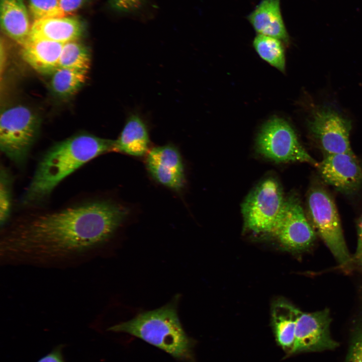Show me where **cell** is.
<instances>
[{
  "mask_svg": "<svg viewBox=\"0 0 362 362\" xmlns=\"http://www.w3.org/2000/svg\"><path fill=\"white\" fill-rule=\"evenodd\" d=\"M63 44L50 40L29 38L21 46L22 56L38 72L50 75L58 67Z\"/></svg>",
  "mask_w": 362,
  "mask_h": 362,
  "instance_id": "cell-14",
  "label": "cell"
},
{
  "mask_svg": "<svg viewBox=\"0 0 362 362\" xmlns=\"http://www.w3.org/2000/svg\"><path fill=\"white\" fill-rule=\"evenodd\" d=\"M146 168L154 180L175 192L185 188L186 179L180 152L173 144L154 147L145 156Z\"/></svg>",
  "mask_w": 362,
  "mask_h": 362,
  "instance_id": "cell-11",
  "label": "cell"
},
{
  "mask_svg": "<svg viewBox=\"0 0 362 362\" xmlns=\"http://www.w3.org/2000/svg\"><path fill=\"white\" fill-rule=\"evenodd\" d=\"M147 0H109L110 7L122 13H132L140 10Z\"/></svg>",
  "mask_w": 362,
  "mask_h": 362,
  "instance_id": "cell-24",
  "label": "cell"
},
{
  "mask_svg": "<svg viewBox=\"0 0 362 362\" xmlns=\"http://www.w3.org/2000/svg\"><path fill=\"white\" fill-rule=\"evenodd\" d=\"M178 298L158 309L144 312L109 330L138 337L165 351L173 357L186 362H196L195 341L185 332L177 313Z\"/></svg>",
  "mask_w": 362,
  "mask_h": 362,
  "instance_id": "cell-3",
  "label": "cell"
},
{
  "mask_svg": "<svg viewBox=\"0 0 362 362\" xmlns=\"http://www.w3.org/2000/svg\"><path fill=\"white\" fill-rule=\"evenodd\" d=\"M37 362H65L62 354V346L56 347Z\"/></svg>",
  "mask_w": 362,
  "mask_h": 362,
  "instance_id": "cell-28",
  "label": "cell"
},
{
  "mask_svg": "<svg viewBox=\"0 0 362 362\" xmlns=\"http://www.w3.org/2000/svg\"><path fill=\"white\" fill-rule=\"evenodd\" d=\"M85 31L84 23L76 17L64 16L34 21L29 38L62 44L79 40Z\"/></svg>",
  "mask_w": 362,
  "mask_h": 362,
  "instance_id": "cell-13",
  "label": "cell"
},
{
  "mask_svg": "<svg viewBox=\"0 0 362 362\" xmlns=\"http://www.w3.org/2000/svg\"><path fill=\"white\" fill-rule=\"evenodd\" d=\"M1 26L4 33L21 46L30 37L31 26L24 0H0Z\"/></svg>",
  "mask_w": 362,
  "mask_h": 362,
  "instance_id": "cell-16",
  "label": "cell"
},
{
  "mask_svg": "<svg viewBox=\"0 0 362 362\" xmlns=\"http://www.w3.org/2000/svg\"><path fill=\"white\" fill-rule=\"evenodd\" d=\"M256 146L259 154L276 162L319 164L301 145L291 126L279 118L270 119L262 126Z\"/></svg>",
  "mask_w": 362,
  "mask_h": 362,
  "instance_id": "cell-7",
  "label": "cell"
},
{
  "mask_svg": "<svg viewBox=\"0 0 362 362\" xmlns=\"http://www.w3.org/2000/svg\"><path fill=\"white\" fill-rule=\"evenodd\" d=\"M327 184L349 194L362 186V169L353 153L326 154L317 167Z\"/></svg>",
  "mask_w": 362,
  "mask_h": 362,
  "instance_id": "cell-12",
  "label": "cell"
},
{
  "mask_svg": "<svg viewBox=\"0 0 362 362\" xmlns=\"http://www.w3.org/2000/svg\"><path fill=\"white\" fill-rule=\"evenodd\" d=\"M88 0H58L66 16L73 14L82 7Z\"/></svg>",
  "mask_w": 362,
  "mask_h": 362,
  "instance_id": "cell-26",
  "label": "cell"
},
{
  "mask_svg": "<svg viewBox=\"0 0 362 362\" xmlns=\"http://www.w3.org/2000/svg\"><path fill=\"white\" fill-rule=\"evenodd\" d=\"M86 73L79 70L58 67L50 74V88L60 98L71 97L85 83Z\"/></svg>",
  "mask_w": 362,
  "mask_h": 362,
  "instance_id": "cell-19",
  "label": "cell"
},
{
  "mask_svg": "<svg viewBox=\"0 0 362 362\" xmlns=\"http://www.w3.org/2000/svg\"><path fill=\"white\" fill-rule=\"evenodd\" d=\"M258 34L273 37L285 43L289 36L280 9V0H263L248 16Z\"/></svg>",
  "mask_w": 362,
  "mask_h": 362,
  "instance_id": "cell-18",
  "label": "cell"
},
{
  "mask_svg": "<svg viewBox=\"0 0 362 362\" xmlns=\"http://www.w3.org/2000/svg\"><path fill=\"white\" fill-rule=\"evenodd\" d=\"M282 41L270 36L257 34L253 45L261 58L284 72L286 60Z\"/></svg>",
  "mask_w": 362,
  "mask_h": 362,
  "instance_id": "cell-20",
  "label": "cell"
},
{
  "mask_svg": "<svg viewBox=\"0 0 362 362\" xmlns=\"http://www.w3.org/2000/svg\"><path fill=\"white\" fill-rule=\"evenodd\" d=\"M346 362H362V327L353 337Z\"/></svg>",
  "mask_w": 362,
  "mask_h": 362,
  "instance_id": "cell-25",
  "label": "cell"
},
{
  "mask_svg": "<svg viewBox=\"0 0 362 362\" xmlns=\"http://www.w3.org/2000/svg\"><path fill=\"white\" fill-rule=\"evenodd\" d=\"M352 261L353 265H356L362 272V216L358 223L357 244Z\"/></svg>",
  "mask_w": 362,
  "mask_h": 362,
  "instance_id": "cell-27",
  "label": "cell"
},
{
  "mask_svg": "<svg viewBox=\"0 0 362 362\" xmlns=\"http://www.w3.org/2000/svg\"><path fill=\"white\" fill-rule=\"evenodd\" d=\"M90 65V53L83 44L76 40L63 44L58 67L87 72Z\"/></svg>",
  "mask_w": 362,
  "mask_h": 362,
  "instance_id": "cell-21",
  "label": "cell"
},
{
  "mask_svg": "<svg viewBox=\"0 0 362 362\" xmlns=\"http://www.w3.org/2000/svg\"><path fill=\"white\" fill-rule=\"evenodd\" d=\"M299 311L294 306L282 300L276 302L272 307L271 323L276 341L287 356L292 355Z\"/></svg>",
  "mask_w": 362,
  "mask_h": 362,
  "instance_id": "cell-17",
  "label": "cell"
},
{
  "mask_svg": "<svg viewBox=\"0 0 362 362\" xmlns=\"http://www.w3.org/2000/svg\"><path fill=\"white\" fill-rule=\"evenodd\" d=\"M286 198L279 182L268 177L260 182L241 205L244 229L254 233H268L273 229Z\"/></svg>",
  "mask_w": 362,
  "mask_h": 362,
  "instance_id": "cell-6",
  "label": "cell"
},
{
  "mask_svg": "<svg viewBox=\"0 0 362 362\" xmlns=\"http://www.w3.org/2000/svg\"><path fill=\"white\" fill-rule=\"evenodd\" d=\"M309 220L327 245L339 265L349 270L353 265L344 238L335 205L323 189H311L307 197Z\"/></svg>",
  "mask_w": 362,
  "mask_h": 362,
  "instance_id": "cell-4",
  "label": "cell"
},
{
  "mask_svg": "<svg viewBox=\"0 0 362 362\" xmlns=\"http://www.w3.org/2000/svg\"><path fill=\"white\" fill-rule=\"evenodd\" d=\"M150 144L149 132L144 121L138 115L132 114L115 140L114 152L137 157L145 156L150 150Z\"/></svg>",
  "mask_w": 362,
  "mask_h": 362,
  "instance_id": "cell-15",
  "label": "cell"
},
{
  "mask_svg": "<svg viewBox=\"0 0 362 362\" xmlns=\"http://www.w3.org/2000/svg\"><path fill=\"white\" fill-rule=\"evenodd\" d=\"M310 130L326 154L353 153L349 142V120L327 107L312 113Z\"/></svg>",
  "mask_w": 362,
  "mask_h": 362,
  "instance_id": "cell-9",
  "label": "cell"
},
{
  "mask_svg": "<svg viewBox=\"0 0 362 362\" xmlns=\"http://www.w3.org/2000/svg\"><path fill=\"white\" fill-rule=\"evenodd\" d=\"M40 122L28 107L16 105L8 108L1 114L0 149L13 163L22 166L39 132Z\"/></svg>",
  "mask_w": 362,
  "mask_h": 362,
  "instance_id": "cell-5",
  "label": "cell"
},
{
  "mask_svg": "<svg viewBox=\"0 0 362 362\" xmlns=\"http://www.w3.org/2000/svg\"><path fill=\"white\" fill-rule=\"evenodd\" d=\"M129 208L97 200L26 218L1 237V257L8 264L64 261L107 241L128 218Z\"/></svg>",
  "mask_w": 362,
  "mask_h": 362,
  "instance_id": "cell-1",
  "label": "cell"
},
{
  "mask_svg": "<svg viewBox=\"0 0 362 362\" xmlns=\"http://www.w3.org/2000/svg\"><path fill=\"white\" fill-rule=\"evenodd\" d=\"M115 140L81 133L58 142L41 157L21 199L24 206L40 204L65 178L94 158L114 152Z\"/></svg>",
  "mask_w": 362,
  "mask_h": 362,
  "instance_id": "cell-2",
  "label": "cell"
},
{
  "mask_svg": "<svg viewBox=\"0 0 362 362\" xmlns=\"http://www.w3.org/2000/svg\"><path fill=\"white\" fill-rule=\"evenodd\" d=\"M269 234L290 251H304L313 244L315 239V230L297 196L292 195L286 198L280 215Z\"/></svg>",
  "mask_w": 362,
  "mask_h": 362,
  "instance_id": "cell-8",
  "label": "cell"
},
{
  "mask_svg": "<svg viewBox=\"0 0 362 362\" xmlns=\"http://www.w3.org/2000/svg\"><path fill=\"white\" fill-rule=\"evenodd\" d=\"M329 310L312 313L298 312L292 355L304 352L332 349L338 343L331 337Z\"/></svg>",
  "mask_w": 362,
  "mask_h": 362,
  "instance_id": "cell-10",
  "label": "cell"
},
{
  "mask_svg": "<svg viewBox=\"0 0 362 362\" xmlns=\"http://www.w3.org/2000/svg\"><path fill=\"white\" fill-rule=\"evenodd\" d=\"M12 205V176L3 165L0 169V223L2 227L8 221Z\"/></svg>",
  "mask_w": 362,
  "mask_h": 362,
  "instance_id": "cell-22",
  "label": "cell"
},
{
  "mask_svg": "<svg viewBox=\"0 0 362 362\" xmlns=\"http://www.w3.org/2000/svg\"><path fill=\"white\" fill-rule=\"evenodd\" d=\"M29 10L34 22L66 16L58 0H29Z\"/></svg>",
  "mask_w": 362,
  "mask_h": 362,
  "instance_id": "cell-23",
  "label": "cell"
}]
</instances>
